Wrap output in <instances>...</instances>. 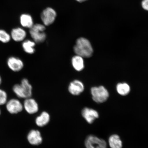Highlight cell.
Segmentation results:
<instances>
[{
	"mask_svg": "<svg viewBox=\"0 0 148 148\" xmlns=\"http://www.w3.org/2000/svg\"><path fill=\"white\" fill-rule=\"evenodd\" d=\"M1 109H0V115H1Z\"/></svg>",
	"mask_w": 148,
	"mask_h": 148,
	"instance_id": "d4e9b609",
	"label": "cell"
},
{
	"mask_svg": "<svg viewBox=\"0 0 148 148\" xmlns=\"http://www.w3.org/2000/svg\"><path fill=\"white\" fill-rule=\"evenodd\" d=\"M13 90L17 97L21 99H27L32 95V86L26 78L22 79L20 84L14 85Z\"/></svg>",
	"mask_w": 148,
	"mask_h": 148,
	"instance_id": "7a4b0ae2",
	"label": "cell"
},
{
	"mask_svg": "<svg viewBox=\"0 0 148 148\" xmlns=\"http://www.w3.org/2000/svg\"><path fill=\"white\" fill-rule=\"evenodd\" d=\"M73 49L76 54L83 58H90L93 55L94 52L89 40L83 37L77 39Z\"/></svg>",
	"mask_w": 148,
	"mask_h": 148,
	"instance_id": "6da1fadb",
	"label": "cell"
},
{
	"mask_svg": "<svg viewBox=\"0 0 148 148\" xmlns=\"http://www.w3.org/2000/svg\"><path fill=\"white\" fill-rule=\"evenodd\" d=\"M1 82H2V79H1V76H0V86H1Z\"/></svg>",
	"mask_w": 148,
	"mask_h": 148,
	"instance_id": "cb8c5ba5",
	"label": "cell"
},
{
	"mask_svg": "<svg viewBox=\"0 0 148 148\" xmlns=\"http://www.w3.org/2000/svg\"><path fill=\"white\" fill-rule=\"evenodd\" d=\"M83 118L88 123L92 124L95 120L99 117V114L97 111L92 108L85 107L81 112Z\"/></svg>",
	"mask_w": 148,
	"mask_h": 148,
	"instance_id": "9c48e42d",
	"label": "cell"
},
{
	"mask_svg": "<svg viewBox=\"0 0 148 148\" xmlns=\"http://www.w3.org/2000/svg\"><path fill=\"white\" fill-rule=\"evenodd\" d=\"M50 116L47 112H43L36 118V123L38 127H42L46 125L49 123Z\"/></svg>",
	"mask_w": 148,
	"mask_h": 148,
	"instance_id": "9a60e30c",
	"label": "cell"
},
{
	"mask_svg": "<svg viewBox=\"0 0 148 148\" xmlns=\"http://www.w3.org/2000/svg\"><path fill=\"white\" fill-rule=\"evenodd\" d=\"M20 21L22 26L28 28L30 29L34 25L32 16L29 14L21 15L20 16Z\"/></svg>",
	"mask_w": 148,
	"mask_h": 148,
	"instance_id": "e0dca14e",
	"label": "cell"
},
{
	"mask_svg": "<svg viewBox=\"0 0 148 148\" xmlns=\"http://www.w3.org/2000/svg\"><path fill=\"white\" fill-rule=\"evenodd\" d=\"M72 65L75 70L77 71H82L84 68V61L82 57L76 55L72 58Z\"/></svg>",
	"mask_w": 148,
	"mask_h": 148,
	"instance_id": "5bb4252c",
	"label": "cell"
},
{
	"mask_svg": "<svg viewBox=\"0 0 148 148\" xmlns=\"http://www.w3.org/2000/svg\"><path fill=\"white\" fill-rule=\"evenodd\" d=\"M11 39L10 35L3 29H0V42L6 43L10 41Z\"/></svg>",
	"mask_w": 148,
	"mask_h": 148,
	"instance_id": "ffe728a7",
	"label": "cell"
},
{
	"mask_svg": "<svg viewBox=\"0 0 148 148\" xmlns=\"http://www.w3.org/2000/svg\"><path fill=\"white\" fill-rule=\"evenodd\" d=\"M68 88L69 92L72 95L77 96L84 91V86L81 81L77 79L70 83Z\"/></svg>",
	"mask_w": 148,
	"mask_h": 148,
	"instance_id": "ba28073f",
	"label": "cell"
},
{
	"mask_svg": "<svg viewBox=\"0 0 148 148\" xmlns=\"http://www.w3.org/2000/svg\"><path fill=\"white\" fill-rule=\"evenodd\" d=\"M36 42L30 40H27L24 41L22 44L23 49L25 53L28 54H32L35 52L34 47Z\"/></svg>",
	"mask_w": 148,
	"mask_h": 148,
	"instance_id": "ac0fdd59",
	"label": "cell"
},
{
	"mask_svg": "<svg viewBox=\"0 0 148 148\" xmlns=\"http://www.w3.org/2000/svg\"><path fill=\"white\" fill-rule=\"evenodd\" d=\"M141 5L144 10L148 11V0H143L141 3Z\"/></svg>",
	"mask_w": 148,
	"mask_h": 148,
	"instance_id": "7402d4cb",
	"label": "cell"
},
{
	"mask_svg": "<svg viewBox=\"0 0 148 148\" xmlns=\"http://www.w3.org/2000/svg\"><path fill=\"white\" fill-rule=\"evenodd\" d=\"M23 105V108L29 114H36L38 111V103L34 99L32 98L29 97L26 99Z\"/></svg>",
	"mask_w": 148,
	"mask_h": 148,
	"instance_id": "30bf717a",
	"label": "cell"
},
{
	"mask_svg": "<svg viewBox=\"0 0 148 148\" xmlns=\"http://www.w3.org/2000/svg\"><path fill=\"white\" fill-rule=\"evenodd\" d=\"M10 36L11 38L14 41L20 42L25 39L27 36V33L22 28H16L12 29Z\"/></svg>",
	"mask_w": 148,
	"mask_h": 148,
	"instance_id": "4fadbf2b",
	"label": "cell"
},
{
	"mask_svg": "<svg viewBox=\"0 0 148 148\" xmlns=\"http://www.w3.org/2000/svg\"><path fill=\"white\" fill-rule=\"evenodd\" d=\"M116 90L120 95L125 96L129 93L130 87L127 83H119L116 86Z\"/></svg>",
	"mask_w": 148,
	"mask_h": 148,
	"instance_id": "d6986e66",
	"label": "cell"
},
{
	"mask_svg": "<svg viewBox=\"0 0 148 148\" xmlns=\"http://www.w3.org/2000/svg\"><path fill=\"white\" fill-rule=\"evenodd\" d=\"M108 143L111 148H122L123 142L118 135H112L109 138Z\"/></svg>",
	"mask_w": 148,
	"mask_h": 148,
	"instance_id": "2e32d148",
	"label": "cell"
},
{
	"mask_svg": "<svg viewBox=\"0 0 148 148\" xmlns=\"http://www.w3.org/2000/svg\"><path fill=\"white\" fill-rule=\"evenodd\" d=\"M76 1L82 3L83 2H84L85 1H87V0H76Z\"/></svg>",
	"mask_w": 148,
	"mask_h": 148,
	"instance_id": "603a6c76",
	"label": "cell"
},
{
	"mask_svg": "<svg viewBox=\"0 0 148 148\" xmlns=\"http://www.w3.org/2000/svg\"><path fill=\"white\" fill-rule=\"evenodd\" d=\"M57 14L54 9L47 8L43 11L41 14V18L44 25L49 26L54 23Z\"/></svg>",
	"mask_w": 148,
	"mask_h": 148,
	"instance_id": "8992f818",
	"label": "cell"
},
{
	"mask_svg": "<svg viewBox=\"0 0 148 148\" xmlns=\"http://www.w3.org/2000/svg\"><path fill=\"white\" fill-rule=\"evenodd\" d=\"M90 92L92 100L97 103L105 102L109 97L108 90L103 86L93 87L91 88Z\"/></svg>",
	"mask_w": 148,
	"mask_h": 148,
	"instance_id": "277c9868",
	"label": "cell"
},
{
	"mask_svg": "<svg viewBox=\"0 0 148 148\" xmlns=\"http://www.w3.org/2000/svg\"><path fill=\"white\" fill-rule=\"evenodd\" d=\"M7 64L9 69L14 72L20 71L24 66L23 61L14 56L9 57L7 60Z\"/></svg>",
	"mask_w": 148,
	"mask_h": 148,
	"instance_id": "8fae6325",
	"label": "cell"
},
{
	"mask_svg": "<svg viewBox=\"0 0 148 148\" xmlns=\"http://www.w3.org/2000/svg\"><path fill=\"white\" fill-rule=\"evenodd\" d=\"M7 101V95L5 90L0 89V105L6 104Z\"/></svg>",
	"mask_w": 148,
	"mask_h": 148,
	"instance_id": "44dd1931",
	"label": "cell"
},
{
	"mask_svg": "<svg viewBox=\"0 0 148 148\" xmlns=\"http://www.w3.org/2000/svg\"><path fill=\"white\" fill-rule=\"evenodd\" d=\"M29 31V34L35 42L42 43L46 38V34L45 32V25L40 24H36L33 25Z\"/></svg>",
	"mask_w": 148,
	"mask_h": 148,
	"instance_id": "3957f363",
	"label": "cell"
},
{
	"mask_svg": "<svg viewBox=\"0 0 148 148\" xmlns=\"http://www.w3.org/2000/svg\"><path fill=\"white\" fill-rule=\"evenodd\" d=\"M6 108L9 113L15 114L21 112L23 110V107L18 99H13L7 101Z\"/></svg>",
	"mask_w": 148,
	"mask_h": 148,
	"instance_id": "52a82bcc",
	"label": "cell"
},
{
	"mask_svg": "<svg viewBox=\"0 0 148 148\" xmlns=\"http://www.w3.org/2000/svg\"><path fill=\"white\" fill-rule=\"evenodd\" d=\"M27 139L29 143L33 145H38L42 143V138L40 131L32 130L28 133Z\"/></svg>",
	"mask_w": 148,
	"mask_h": 148,
	"instance_id": "7c38bea8",
	"label": "cell"
},
{
	"mask_svg": "<svg viewBox=\"0 0 148 148\" xmlns=\"http://www.w3.org/2000/svg\"><path fill=\"white\" fill-rule=\"evenodd\" d=\"M85 145L86 148H107V143L104 140L93 135H90L86 138Z\"/></svg>",
	"mask_w": 148,
	"mask_h": 148,
	"instance_id": "5b68a950",
	"label": "cell"
}]
</instances>
